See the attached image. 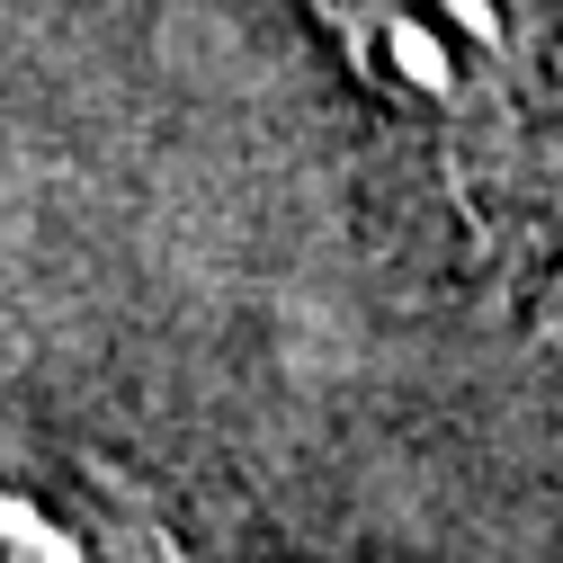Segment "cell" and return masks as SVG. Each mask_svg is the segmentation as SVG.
Returning a JSON list of instances; mask_svg holds the SVG:
<instances>
[{
    "label": "cell",
    "mask_w": 563,
    "mask_h": 563,
    "mask_svg": "<svg viewBox=\"0 0 563 563\" xmlns=\"http://www.w3.org/2000/svg\"><path fill=\"white\" fill-rule=\"evenodd\" d=\"M340 54L474 206H528L563 125V0H322Z\"/></svg>",
    "instance_id": "6da1fadb"
}]
</instances>
